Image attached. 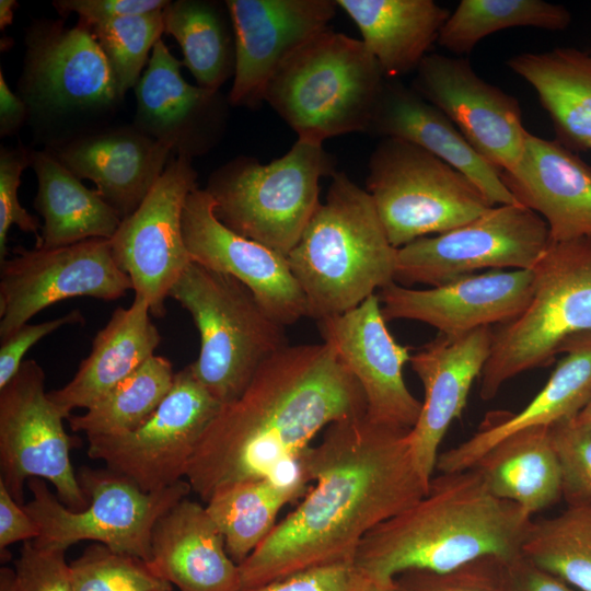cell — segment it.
Here are the masks:
<instances>
[{"mask_svg": "<svg viewBox=\"0 0 591 591\" xmlns=\"http://www.w3.org/2000/svg\"><path fill=\"white\" fill-rule=\"evenodd\" d=\"M409 431L367 414L331 424L300 456L312 487L239 565L242 590L314 567L351 563L361 540L428 490Z\"/></svg>", "mask_w": 591, "mask_h": 591, "instance_id": "cell-1", "label": "cell"}, {"mask_svg": "<svg viewBox=\"0 0 591 591\" xmlns=\"http://www.w3.org/2000/svg\"><path fill=\"white\" fill-rule=\"evenodd\" d=\"M366 413L359 383L328 345H288L259 367L236 399L221 406L185 479L208 502L220 489L296 463L322 429Z\"/></svg>", "mask_w": 591, "mask_h": 591, "instance_id": "cell-2", "label": "cell"}, {"mask_svg": "<svg viewBox=\"0 0 591 591\" xmlns=\"http://www.w3.org/2000/svg\"><path fill=\"white\" fill-rule=\"evenodd\" d=\"M531 522L518 506L495 497L474 467L439 473L421 498L361 540L352 566L389 590L407 571L443 573L483 558L512 559Z\"/></svg>", "mask_w": 591, "mask_h": 591, "instance_id": "cell-3", "label": "cell"}, {"mask_svg": "<svg viewBox=\"0 0 591 591\" xmlns=\"http://www.w3.org/2000/svg\"><path fill=\"white\" fill-rule=\"evenodd\" d=\"M297 245L287 255L316 322L347 312L395 281L397 251L367 189L345 172L332 176Z\"/></svg>", "mask_w": 591, "mask_h": 591, "instance_id": "cell-4", "label": "cell"}, {"mask_svg": "<svg viewBox=\"0 0 591 591\" xmlns=\"http://www.w3.org/2000/svg\"><path fill=\"white\" fill-rule=\"evenodd\" d=\"M385 77L361 39L327 27L298 46L269 80L264 101L303 139L367 132Z\"/></svg>", "mask_w": 591, "mask_h": 591, "instance_id": "cell-5", "label": "cell"}, {"mask_svg": "<svg viewBox=\"0 0 591 591\" xmlns=\"http://www.w3.org/2000/svg\"><path fill=\"white\" fill-rule=\"evenodd\" d=\"M192 315L200 336L190 368L221 404L236 399L259 367L288 346L278 323L254 293L232 276L192 262L170 290Z\"/></svg>", "mask_w": 591, "mask_h": 591, "instance_id": "cell-6", "label": "cell"}, {"mask_svg": "<svg viewBox=\"0 0 591 591\" xmlns=\"http://www.w3.org/2000/svg\"><path fill=\"white\" fill-rule=\"evenodd\" d=\"M532 271L528 305L491 326L490 352L478 379L483 401L520 373L551 363L568 338L591 332V237L551 243Z\"/></svg>", "mask_w": 591, "mask_h": 591, "instance_id": "cell-7", "label": "cell"}, {"mask_svg": "<svg viewBox=\"0 0 591 591\" xmlns=\"http://www.w3.org/2000/svg\"><path fill=\"white\" fill-rule=\"evenodd\" d=\"M336 171L323 143L297 139L267 164L246 155L224 163L205 189L225 227L287 257L321 204V178Z\"/></svg>", "mask_w": 591, "mask_h": 591, "instance_id": "cell-8", "label": "cell"}, {"mask_svg": "<svg viewBox=\"0 0 591 591\" xmlns=\"http://www.w3.org/2000/svg\"><path fill=\"white\" fill-rule=\"evenodd\" d=\"M78 479L89 499L88 507L80 511L65 506L46 480L28 479L32 499L23 508L39 529V535L32 541L35 546L67 551L81 541H92L148 563L155 523L192 491L183 479L144 493L109 470L81 467Z\"/></svg>", "mask_w": 591, "mask_h": 591, "instance_id": "cell-9", "label": "cell"}, {"mask_svg": "<svg viewBox=\"0 0 591 591\" xmlns=\"http://www.w3.org/2000/svg\"><path fill=\"white\" fill-rule=\"evenodd\" d=\"M368 170L366 189L396 248L461 227L494 206L464 174L403 139L382 138Z\"/></svg>", "mask_w": 591, "mask_h": 591, "instance_id": "cell-10", "label": "cell"}, {"mask_svg": "<svg viewBox=\"0 0 591 591\" xmlns=\"http://www.w3.org/2000/svg\"><path fill=\"white\" fill-rule=\"evenodd\" d=\"M19 96L37 123L96 118L123 101L107 60L91 30L60 21L34 24L26 34Z\"/></svg>", "mask_w": 591, "mask_h": 591, "instance_id": "cell-11", "label": "cell"}, {"mask_svg": "<svg viewBox=\"0 0 591 591\" xmlns=\"http://www.w3.org/2000/svg\"><path fill=\"white\" fill-rule=\"evenodd\" d=\"M549 244L541 216L520 204L497 205L461 227L399 247L395 282L438 287L483 269H532Z\"/></svg>", "mask_w": 591, "mask_h": 591, "instance_id": "cell-12", "label": "cell"}, {"mask_svg": "<svg viewBox=\"0 0 591 591\" xmlns=\"http://www.w3.org/2000/svg\"><path fill=\"white\" fill-rule=\"evenodd\" d=\"M44 386L45 373L31 359L0 389V480L24 506L25 484L42 478L51 483L65 506L80 511L89 499L70 461L76 438L66 432L65 417Z\"/></svg>", "mask_w": 591, "mask_h": 591, "instance_id": "cell-13", "label": "cell"}, {"mask_svg": "<svg viewBox=\"0 0 591 591\" xmlns=\"http://www.w3.org/2000/svg\"><path fill=\"white\" fill-rule=\"evenodd\" d=\"M221 406L188 364L175 372L169 394L142 426L86 437L88 455L144 493L164 489L185 479L196 445Z\"/></svg>", "mask_w": 591, "mask_h": 591, "instance_id": "cell-14", "label": "cell"}, {"mask_svg": "<svg viewBox=\"0 0 591 591\" xmlns=\"http://www.w3.org/2000/svg\"><path fill=\"white\" fill-rule=\"evenodd\" d=\"M197 186L192 157L176 153L134 213L121 220L109 240L117 267L130 278L135 294L150 314L165 315V299L193 262L183 235V211Z\"/></svg>", "mask_w": 591, "mask_h": 591, "instance_id": "cell-15", "label": "cell"}, {"mask_svg": "<svg viewBox=\"0 0 591 591\" xmlns=\"http://www.w3.org/2000/svg\"><path fill=\"white\" fill-rule=\"evenodd\" d=\"M132 289L112 256L109 240L90 239L56 248L18 247L0 262V338L61 300L112 301Z\"/></svg>", "mask_w": 591, "mask_h": 591, "instance_id": "cell-16", "label": "cell"}, {"mask_svg": "<svg viewBox=\"0 0 591 591\" xmlns=\"http://www.w3.org/2000/svg\"><path fill=\"white\" fill-rule=\"evenodd\" d=\"M412 88L439 108L491 165L500 172L515 166L528 132L520 104L478 77L468 59L428 54Z\"/></svg>", "mask_w": 591, "mask_h": 591, "instance_id": "cell-17", "label": "cell"}, {"mask_svg": "<svg viewBox=\"0 0 591 591\" xmlns=\"http://www.w3.org/2000/svg\"><path fill=\"white\" fill-rule=\"evenodd\" d=\"M316 323L323 343L359 383L367 416L382 425L410 430L421 410V402L410 393L403 376L412 355L389 332L378 293Z\"/></svg>", "mask_w": 591, "mask_h": 591, "instance_id": "cell-18", "label": "cell"}, {"mask_svg": "<svg viewBox=\"0 0 591 591\" xmlns=\"http://www.w3.org/2000/svg\"><path fill=\"white\" fill-rule=\"evenodd\" d=\"M213 207L205 188L196 187L187 196L182 224L192 260L241 281L283 326L308 316L305 297L287 257L225 227Z\"/></svg>", "mask_w": 591, "mask_h": 591, "instance_id": "cell-19", "label": "cell"}, {"mask_svg": "<svg viewBox=\"0 0 591 591\" xmlns=\"http://www.w3.org/2000/svg\"><path fill=\"white\" fill-rule=\"evenodd\" d=\"M235 44L228 102L257 108L279 65L302 43L329 27L336 0H227Z\"/></svg>", "mask_w": 591, "mask_h": 591, "instance_id": "cell-20", "label": "cell"}, {"mask_svg": "<svg viewBox=\"0 0 591 591\" xmlns=\"http://www.w3.org/2000/svg\"><path fill=\"white\" fill-rule=\"evenodd\" d=\"M532 289V269H494L427 289L394 281L378 296L386 322L418 321L453 337L514 318L528 305Z\"/></svg>", "mask_w": 591, "mask_h": 591, "instance_id": "cell-21", "label": "cell"}, {"mask_svg": "<svg viewBox=\"0 0 591 591\" xmlns=\"http://www.w3.org/2000/svg\"><path fill=\"white\" fill-rule=\"evenodd\" d=\"M491 337V326L453 337L439 334L410 356L425 397L408 438L416 466L427 482L436 471L440 443L451 422L461 417L471 387L489 357Z\"/></svg>", "mask_w": 591, "mask_h": 591, "instance_id": "cell-22", "label": "cell"}, {"mask_svg": "<svg viewBox=\"0 0 591 591\" xmlns=\"http://www.w3.org/2000/svg\"><path fill=\"white\" fill-rule=\"evenodd\" d=\"M47 150L78 178L92 181L121 220L143 201L173 151L134 125L90 129Z\"/></svg>", "mask_w": 591, "mask_h": 591, "instance_id": "cell-23", "label": "cell"}, {"mask_svg": "<svg viewBox=\"0 0 591 591\" xmlns=\"http://www.w3.org/2000/svg\"><path fill=\"white\" fill-rule=\"evenodd\" d=\"M178 60L159 39L135 86L134 126L189 157L207 151L223 127L225 101L219 92L186 82Z\"/></svg>", "mask_w": 591, "mask_h": 591, "instance_id": "cell-24", "label": "cell"}, {"mask_svg": "<svg viewBox=\"0 0 591 591\" xmlns=\"http://www.w3.org/2000/svg\"><path fill=\"white\" fill-rule=\"evenodd\" d=\"M500 174L517 202L546 222L551 243L591 237V166L570 149L528 131L520 160Z\"/></svg>", "mask_w": 591, "mask_h": 591, "instance_id": "cell-25", "label": "cell"}, {"mask_svg": "<svg viewBox=\"0 0 591 591\" xmlns=\"http://www.w3.org/2000/svg\"><path fill=\"white\" fill-rule=\"evenodd\" d=\"M367 134L403 139L422 148L464 174L494 206L518 204L500 171L439 108L397 79H385Z\"/></svg>", "mask_w": 591, "mask_h": 591, "instance_id": "cell-26", "label": "cell"}, {"mask_svg": "<svg viewBox=\"0 0 591 591\" xmlns=\"http://www.w3.org/2000/svg\"><path fill=\"white\" fill-rule=\"evenodd\" d=\"M564 356L535 397L520 412L497 413L465 441L438 455L436 471L452 473L474 466L497 442L529 427H551L575 418L591 398V332L568 338Z\"/></svg>", "mask_w": 591, "mask_h": 591, "instance_id": "cell-27", "label": "cell"}, {"mask_svg": "<svg viewBox=\"0 0 591 591\" xmlns=\"http://www.w3.org/2000/svg\"><path fill=\"white\" fill-rule=\"evenodd\" d=\"M147 564L179 591H243L222 533L206 506L187 497L155 523Z\"/></svg>", "mask_w": 591, "mask_h": 591, "instance_id": "cell-28", "label": "cell"}, {"mask_svg": "<svg viewBox=\"0 0 591 591\" xmlns=\"http://www.w3.org/2000/svg\"><path fill=\"white\" fill-rule=\"evenodd\" d=\"M161 339L148 302L135 294L131 305L117 308L95 335L74 376L47 392L48 398L66 419L74 408L88 409L152 357Z\"/></svg>", "mask_w": 591, "mask_h": 591, "instance_id": "cell-29", "label": "cell"}, {"mask_svg": "<svg viewBox=\"0 0 591 591\" xmlns=\"http://www.w3.org/2000/svg\"><path fill=\"white\" fill-rule=\"evenodd\" d=\"M357 25L385 79L416 71L450 12L432 0H336Z\"/></svg>", "mask_w": 591, "mask_h": 591, "instance_id": "cell-30", "label": "cell"}, {"mask_svg": "<svg viewBox=\"0 0 591 591\" xmlns=\"http://www.w3.org/2000/svg\"><path fill=\"white\" fill-rule=\"evenodd\" d=\"M497 498L529 517L561 499V476L549 427H529L491 447L473 466Z\"/></svg>", "mask_w": 591, "mask_h": 591, "instance_id": "cell-31", "label": "cell"}, {"mask_svg": "<svg viewBox=\"0 0 591 591\" xmlns=\"http://www.w3.org/2000/svg\"><path fill=\"white\" fill-rule=\"evenodd\" d=\"M507 66L535 90L558 142L591 149V55L558 47L514 55Z\"/></svg>", "mask_w": 591, "mask_h": 591, "instance_id": "cell-32", "label": "cell"}, {"mask_svg": "<svg viewBox=\"0 0 591 591\" xmlns=\"http://www.w3.org/2000/svg\"><path fill=\"white\" fill-rule=\"evenodd\" d=\"M37 177L34 207L44 219L38 248H56L90 239L111 240L121 219L97 190L85 187L48 150L33 151Z\"/></svg>", "mask_w": 591, "mask_h": 591, "instance_id": "cell-33", "label": "cell"}, {"mask_svg": "<svg viewBox=\"0 0 591 591\" xmlns=\"http://www.w3.org/2000/svg\"><path fill=\"white\" fill-rule=\"evenodd\" d=\"M310 483L299 459L273 475L220 489L206 502L228 554L237 565L271 532L280 510L305 495Z\"/></svg>", "mask_w": 591, "mask_h": 591, "instance_id": "cell-34", "label": "cell"}, {"mask_svg": "<svg viewBox=\"0 0 591 591\" xmlns=\"http://www.w3.org/2000/svg\"><path fill=\"white\" fill-rule=\"evenodd\" d=\"M225 3L204 0H177L164 8V33L179 44L183 63L197 85L219 92L234 74L235 44Z\"/></svg>", "mask_w": 591, "mask_h": 591, "instance_id": "cell-35", "label": "cell"}, {"mask_svg": "<svg viewBox=\"0 0 591 591\" xmlns=\"http://www.w3.org/2000/svg\"><path fill=\"white\" fill-rule=\"evenodd\" d=\"M174 375L171 361L153 355L84 414L70 415L71 430L91 437L118 436L138 429L166 397Z\"/></svg>", "mask_w": 591, "mask_h": 591, "instance_id": "cell-36", "label": "cell"}, {"mask_svg": "<svg viewBox=\"0 0 591 591\" xmlns=\"http://www.w3.org/2000/svg\"><path fill=\"white\" fill-rule=\"evenodd\" d=\"M570 21L566 8L543 0H462L445 21L438 43L463 55L486 36L506 28L531 26L555 32L565 30Z\"/></svg>", "mask_w": 591, "mask_h": 591, "instance_id": "cell-37", "label": "cell"}, {"mask_svg": "<svg viewBox=\"0 0 591 591\" xmlns=\"http://www.w3.org/2000/svg\"><path fill=\"white\" fill-rule=\"evenodd\" d=\"M521 555L578 591H591V509L531 522Z\"/></svg>", "mask_w": 591, "mask_h": 591, "instance_id": "cell-38", "label": "cell"}, {"mask_svg": "<svg viewBox=\"0 0 591 591\" xmlns=\"http://www.w3.org/2000/svg\"><path fill=\"white\" fill-rule=\"evenodd\" d=\"M163 10L89 27L107 60L121 100L130 88L136 86L150 49L164 33Z\"/></svg>", "mask_w": 591, "mask_h": 591, "instance_id": "cell-39", "label": "cell"}, {"mask_svg": "<svg viewBox=\"0 0 591 591\" xmlns=\"http://www.w3.org/2000/svg\"><path fill=\"white\" fill-rule=\"evenodd\" d=\"M74 591H172L147 561L115 552L101 543L89 545L69 564Z\"/></svg>", "mask_w": 591, "mask_h": 591, "instance_id": "cell-40", "label": "cell"}, {"mask_svg": "<svg viewBox=\"0 0 591 591\" xmlns=\"http://www.w3.org/2000/svg\"><path fill=\"white\" fill-rule=\"evenodd\" d=\"M568 507L591 509V428L576 417L549 427Z\"/></svg>", "mask_w": 591, "mask_h": 591, "instance_id": "cell-41", "label": "cell"}, {"mask_svg": "<svg viewBox=\"0 0 591 591\" xmlns=\"http://www.w3.org/2000/svg\"><path fill=\"white\" fill-rule=\"evenodd\" d=\"M500 565L501 559L483 558L443 573L407 571L386 591H500Z\"/></svg>", "mask_w": 591, "mask_h": 591, "instance_id": "cell-42", "label": "cell"}, {"mask_svg": "<svg viewBox=\"0 0 591 591\" xmlns=\"http://www.w3.org/2000/svg\"><path fill=\"white\" fill-rule=\"evenodd\" d=\"M31 153L23 146L2 147L0 151V262L4 260L8 254V232L12 225L34 234L35 246L40 243L38 229L42 227L37 219L21 206L18 198L21 175L31 164Z\"/></svg>", "mask_w": 591, "mask_h": 591, "instance_id": "cell-43", "label": "cell"}, {"mask_svg": "<svg viewBox=\"0 0 591 591\" xmlns=\"http://www.w3.org/2000/svg\"><path fill=\"white\" fill-rule=\"evenodd\" d=\"M66 551L40 548L32 541L23 543L14 561L19 591H74Z\"/></svg>", "mask_w": 591, "mask_h": 591, "instance_id": "cell-44", "label": "cell"}, {"mask_svg": "<svg viewBox=\"0 0 591 591\" xmlns=\"http://www.w3.org/2000/svg\"><path fill=\"white\" fill-rule=\"evenodd\" d=\"M84 317L79 310L38 324H24L12 335L1 340L0 346V389L16 374L23 363L26 351L38 340L63 325L83 323Z\"/></svg>", "mask_w": 591, "mask_h": 591, "instance_id": "cell-45", "label": "cell"}, {"mask_svg": "<svg viewBox=\"0 0 591 591\" xmlns=\"http://www.w3.org/2000/svg\"><path fill=\"white\" fill-rule=\"evenodd\" d=\"M166 0H58L54 7L62 16L76 13L79 23L91 27L123 16L163 10Z\"/></svg>", "mask_w": 591, "mask_h": 591, "instance_id": "cell-46", "label": "cell"}, {"mask_svg": "<svg viewBox=\"0 0 591 591\" xmlns=\"http://www.w3.org/2000/svg\"><path fill=\"white\" fill-rule=\"evenodd\" d=\"M356 580L351 563L306 569L246 591H350Z\"/></svg>", "mask_w": 591, "mask_h": 591, "instance_id": "cell-47", "label": "cell"}, {"mask_svg": "<svg viewBox=\"0 0 591 591\" xmlns=\"http://www.w3.org/2000/svg\"><path fill=\"white\" fill-rule=\"evenodd\" d=\"M500 591H578L522 555L501 560Z\"/></svg>", "mask_w": 591, "mask_h": 591, "instance_id": "cell-48", "label": "cell"}, {"mask_svg": "<svg viewBox=\"0 0 591 591\" xmlns=\"http://www.w3.org/2000/svg\"><path fill=\"white\" fill-rule=\"evenodd\" d=\"M39 529L23 506L19 505L0 480V551L16 542L33 541Z\"/></svg>", "mask_w": 591, "mask_h": 591, "instance_id": "cell-49", "label": "cell"}, {"mask_svg": "<svg viewBox=\"0 0 591 591\" xmlns=\"http://www.w3.org/2000/svg\"><path fill=\"white\" fill-rule=\"evenodd\" d=\"M28 108L24 101L14 94L0 71V135L7 137L16 134L25 119Z\"/></svg>", "mask_w": 591, "mask_h": 591, "instance_id": "cell-50", "label": "cell"}, {"mask_svg": "<svg viewBox=\"0 0 591 591\" xmlns=\"http://www.w3.org/2000/svg\"><path fill=\"white\" fill-rule=\"evenodd\" d=\"M18 5L14 0L0 1V28L3 31L8 25L12 24L14 9Z\"/></svg>", "mask_w": 591, "mask_h": 591, "instance_id": "cell-51", "label": "cell"}, {"mask_svg": "<svg viewBox=\"0 0 591 591\" xmlns=\"http://www.w3.org/2000/svg\"><path fill=\"white\" fill-rule=\"evenodd\" d=\"M0 591H19L14 569L9 567L0 569Z\"/></svg>", "mask_w": 591, "mask_h": 591, "instance_id": "cell-52", "label": "cell"}, {"mask_svg": "<svg viewBox=\"0 0 591 591\" xmlns=\"http://www.w3.org/2000/svg\"><path fill=\"white\" fill-rule=\"evenodd\" d=\"M350 591H386L356 572V580Z\"/></svg>", "mask_w": 591, "mask_h": 591, "instance_id": "cell-53", "label": "cell"}, {"mask_svg": "<svg viewBox=\"0 0 591 591\" xmlns=\"http://www.w3.org/2000/svg\"><path fill=\"white\" fill-rule=\"evenodd\" d=\"M576 418L591 428V398Z\"/></svg>", "mask_w": 591, "mask_h": 591, "instance_id": "cell-54", "label": "cell"}]
</instances>
